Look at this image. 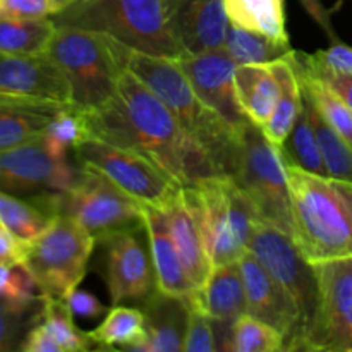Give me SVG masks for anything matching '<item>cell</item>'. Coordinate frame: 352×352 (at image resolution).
<instances>
[{
	"label": "cell",
	"mask_w": 352,
	"mask_h": 352,
	"mask_svg": "<svg viewBox=\"0 0 352 352\" xmlns=\"http://www.w3.org/2000/svg\"><path fill=\"white\" fill-rule=\"evenodd\" d=\"M82 116L89 138L144 155L182 188L206 179L223 177L203 144L127 69L120 76L116 95L103 107L82 112Z\"/></svg>",
	"instance_id": "1"
},
{
	"label": "cell",
	"mask_w": 352,
	"mask_h": 352,
	"mask_svg": "<svg viewBox=\"0 0 352 352\" xmlns=\"http://www.w3.org/2000/svg\"><path fill=\"white\" fill-rule=\"evenodd\" d=\"M294 241L309 263L352 256V182L285 164Z\"/></svg>",
	"instance_id": "2"
},
{
	"label": "cell",
	"mask_w": 352,
	"mask_h": 352,
	"mask_svg": "<svg viewBox=\"0 0 352 352\" xmlns=\"http://www.w3.org/2000/svg\"><path fill=\"white\" fill-rule=\"evenodd\" d=\"M126 69L155 93L182 127L203 144L220 175L232 177L241 133L199 100L177 58L144 54L126 47Z\"/></svg>",
	"instance_id": "3"
},
{
	"label": "cell",
	"mask_w": 352,
	"mask_h": 352,
	"mask_svg": "<svg viewBox=\"0 0 352 352\" xmlns=\"http://www.w3.org/2000/svg\"><path fill=\"white\" fill-rule=\"evenodd\" d=\"M175 0H76L55 14V26L81 28L113 36L133 50L162 57L184 55L172 31Z\"/></svg>",
	"instance_id": "4"
},
{
	"label": "cell",
	"mask_w": 352,
	"mask_h": 352,
	"mask_svg": "<svg viewBox=\"0 0 352 352\" xmlns=\"http://www.w3.org/2000/svg\"><path fill=\"white\" fill-rule=\"evenodd\" d=\"M47 55L64 72L71 105L79 112L105 105L126 71V45L100 31L57 26Z\"/></svg>",
	"instance_id": "5"
},
{
	"label": "cell",
	"mask_w": 352,
	"mask_h": 352,
	"mask_svg": "<svg viewBox=\"0 0 352 352\" xmlns=\"http://www.w3.org/2000/svg\"><path fill=\"white\" fill-rule=\"evenodd\" d=\"M182 195L201 230L213 267L237 263L260 219L246 192L230 177H212L182 188Z\"/></svg>",
	"instance_id": "6"
},
{
	"label": "cell",
	"mask_w": 352,
	"mask_h": 352,
	"mask_svg": "<svg viewBox=\"0 0 352 352\" xmlns=\"http://www.w3.org/2000/svg\"><path fill=\"white\" fill-rule=\"evenodd\" d=\"M230 179L253 201L261 220L294 237V217L284 158L261 127L251 120L241 133L236 168Z\"/></svg>",
	"instance_id": "7"
},
{
	"label": "cell",
	"mask_w": 352,
	"mask_h": 352,
	"mask_svg": "<svg viewBox=\"0 0 352 352\" xmlns=\"http://www.w3.org/2000/svg\"><path fill=\"white\" fill-rule=\"evenodd\" d=\"M33 201L40 203L52 215L76 219L96 241L117 230L144 226L141 203L117 188L109 177L86 165H81L71 188L40 196Z\"/></svg>",
	"instance_id": "8"
},
{
	"label": "cell",
	"mask_w": 352,
	"mask_h": 352,
	"mask_svg": "<svg viewBox=\"0 0 352 352\" xmlns=\"http://www.w3.org/2000/svg\"><path fill=\"white\" fill-rule=\"evenodd\" d=\"M96 239L69 215H57L26 246L24 267L48 299H64L85 278Z\"/></svg>",
	"instance_id": "9"
},
{
	"label": "cell",
	"mask_w": 352,
	"mask_h": 352,
	"mask_svg": "<svg viewBox=\"0 0 352 352\" xmlns=\"http://www.w3.org/2000/svg\"><path fill=\"white\" fill-rule=\"evenodd\" d=\"M74 155L79 164L98 170L144 205L165 208L182 189L164 168L131 148L88 138L76 148Z\"/></svg>",
	"instance_id": "10"
},
{
	"label": "cell",
	"mask_w": 352,
	"mask_h": 352,
	"mask_svg": "<svg viewBox=\"0 0 352 352\" xmlns=\"http://www.w3.org/2000/svg\"><path fill=\"white\" fill-rule=\"evenodd\" d=\"M248 251H251L258 258L268 274L284 287L289 298L294 301L301 315L302 342L318 311L320 292L313 263H309L302 256L294 237L261 219H258L254 226ZM301 342H299L298 351Z\"/></svg>",
	"instance_id": "11"
},
{
	"label": "cell",
	"mask_w": 352,
	"mask_h": 352,
	"mask_svg": "<svg viewBox=\"0 0 352 352\" xmlns=\"http://www.w3.org/2000/svg\"><path fill=\"white\" fill-rule=\"evenodd\" d=\"M318 311L299 351L352 352V256L313 263Z\"/></svg>",
	"instance_id": "12"
},
{
	"label": "cell",
	"mask_w": 352,
	"mask_h": 352,
	"mask_svg": "<svg viewBox=\"0 0 352 352\" xmlns=\"http://www.w3.org/2000/svg\"><path fill=\"white\" fill-rule=\"evenodd\" d=\"M96 244L103 248L105 280L112 306L143 305L158 289L146 227L117 230Z\"/></svg>",
	"instance_id": "13"
},
{
	"label": "cell",
	"mask_w": 352,
	"mask_h": 352,
	"mask_svg": "<svg viewBox=\"0 0 352 352\" xmlns=\"http://www.w3.org/2000/svg\"><path fill=\"white\" fill-rule=\"evenodd\" d=\"M67 158H57L40 138L0 150V191L34 199L62 192L78 179Z\"/></svg>",
	"instance_id": "14"
},
{
	"label": "cell",
	"mask_w": 352,
	"mask_h": 352,
	"mask_svg": "<svg viewBox=\"0 0 352 352\" xmlns=\"http://www.w3.org/2000/svg\"><path fill=\"white\" fill-rule=\"evenodd\" d=\"M177 62L199 100L219 113L232 129L243 133L250 119L237 96V64L229 52L226 48H217L201 54H184Z\"/></svg>",
	"instance_id": "15"
},
{
	"label": "cell",
	"mask_w": 352,
	"mask_h": 352,
	"mask_svg": "<svg viewBox=\"0 0 352 352\" xmlns=\"http://www.w3.org/2000/svg\"><path fill=\"white\" fill-rule=\"evenodd\" d=\"M237 263L246 292L248 315L275 327L285 337V351H298L302 323L294 301L251 251H246Z\"/></svg>",
	"instance_id": "16"
},
{
	"label": "cell",
	"mask_w": 352,
	"mask_h": 352,
	"mask_svg": "<svg viewBox=\"0 0 352 352\" xmlns=\"http://www.w3.org/2000/svg\"><path fill=\"white\" fill-rule=\"evenodd\" d=\"M0 96L71 105V86L47 54L0 52Z\"/></svg>",
	"instance_id": "17"
},
{
	"label": "cell",
	"mask_w": 352,
	"mask_h": 352,
	"mask_svg": "<svg viewBox=\"0 0 352 352\" xmlns=\"http://www.w3.org/2000/svg\"><path fill=\"white\" fill-rule=\"evenodd\" d=\"M223 0H175L172 31L184 54H201L226 47L229 33Z\"/></svg>",
	"instance_id": "18"
},
{
	"label": "cell",
	"mask_w": 352,
	"mask_h": 352,
	"mask_svg": "<svg viewBox=\"0 0 352 352\" xmlns=\"http://www.w3.org/2000/svg\"><path fill=\"white\" fill-rule=\"evenodd\" d=\"M141 206H143V220L148 241H150L158 291L175 296V298H189L196 291V287L186 272L182 258L172 237L167 212L164 208L144 205V203H141Z\"/></svg>",
	"instance_id": "19"
},
{
	"label": "cell",
	"mask_w": 352,
	"mask_h": 352,
	"mask_svg": "<svg viewBox=\"0 0 352 352\" xmlns=\"http://www.w3.org/2000/svg\"><path fill=\"white\" fill-rule=\"evenodd\" d=\"M144 315V336L134 344V352H177L184 351L188 329V299L155 291L141 305Z\"/></svg>",
	"instance_id": "20"
},
{
	"label": "cell",
	"mask_w": 352,
	"mask_h": 352,
	"mask_svg": "<svg viewBox=\"0 0 352 352\" xmlns=\"http://www.w3.org/2000/svg\"><path fill=\"white\" fill-rule=\"evenodd\" d=\"M192 299L213 323L234 327L237 318L246 313V292L239 263L213 267L205 284L192 292Z\"/></svg>",
	"instance_id": "21"
},
{
	"label": "cell",
	"mask_w": 352,
	"mask_h": 352,
	"mask_svg": "<svg viewBox=\"0 0 352 352\" xmlns=\"http://www.w3.org/2000/svg\"><path fill=\"white\" fill-rule=\"evenodd\" d=\"M72 105L0 96V150L40 138L52 120Z\"/></svg>",
	"instance_id": "22"
},
{
	"label": "cell",
	"mask_w": 352,
	"mask_h": 352,
	"mask_svg": "<svg viewBox=\"0 0 352 352\" xmlns=\"http://www.w3.org/2000/svg\"><path fill=\"white\" fill-rule=\"evenodd\" d=\"M164 210L167 212L172 237L181 254L186 272L191 277L195 287L199 289L212 274L213 265L210 261L201 230L186 203L182 189Z\"/></svg>",
	"instance_id": "23"
},
{
	"label": "cell",
	"mask_w": 352,
	"mask_h": 352,
	"mask_svg": "<svg viewBox=\"0 0 352 352\" xmlns=\"http://www.w3.org/2000/svg\"><path fill=\"white\" fill-rule=\"evenodd\" d=\"M268 65L277 79L280 95L270 120L261 127V131L268 141L280 150L302 110V89L292 62V50L285 57L268 62Z\"/></svg>",
	"instance_id": "24"
},
{
	"label": "cell",
	"mask_w": 352,
	"mask_h": 352,
	"mask_svg": "<svg viewBox=\"0 0 352 352\" xmlns=\"http://www.w3.org/2000/svg\"><path fill=\"white\" fill-rule=\"evenodd\" d=\"M236 88L248 119L258 127L270 120L280 88L268 64H243L236 69Z\"/></svg>",
	"instance_id": "25"
},
{
	"label": "cell",
	"mask_w": 352,
	"mask_h": 352,
	"mask_svg": "<svg viewBox=\"0 0 352 352\" xmlns=\"http://www.w3.org/2000/svg\"><path fill=\"white\" fill-rule=\"evenodd\" d=\"M232 26L289 43L284 0H223Z\"/></svg>",
	"instance_id": "26"
},
{
	"label": "cell",
	"mask_w": 352,
	"mask_h": 352,
	"mask_svg": "<svg viewBox=\"0 0 352 352\" xmlns=\"http://www.w3.org/2000/svg\"><path fill=\"white\" fill-rule=\"evenodd\" d=\"M88 336L100 349L131 351L144 336L143 309L127 305L112 306L103 322Z\"/></svg>",
	"instance_id": "27"
},
{
	"label": "cell",
	"mask_w": 352,
	"mask_h": 352,
	"mask_svg": "<svg viewBox=\"0 0 352 352\" xmlns=\"http://www.w3.org/2000/svg\"><path fill=\"white\" fill-rule=\"evenodd\" d=\"M57 26L52 17L17 19L0 16V52L17 55L47 54Z\"/></svg>",
	"instance_id": "28"
},
{
	"label": "cell",
	"mask_w": 352,
	"mask_h": 352,
	"mask_svg": "<svg viewBox=\"0 0 352 352\" xmlns=\"http://www.w3.org/2000/svg\"><path fill=\"white\" fill-rule=\"evenodd\" d=\"M302 105L315 131L329 177L352 182V146L323 119L313 100L305 91H302Z\"/></svg>",
	"instance_id": "29"
},
{
	"label": "cell",
	"mask_w": 352,
	"mask_h": 352,
	"mask_svg": "<svg viewBox=\"0 0 352 352\" xmlns=\"http://www.w3.org/2000/svg\"><path fill=\"white\" fill-rule=\"evenodd\" d=\"M54 219L40 203L0 191V223L23 243L36 239Z\"/></svg>",
	"instance_id": "30"
},
{
	"label": "cell",
	"mask_w": 352,
	"mask_h": 352,
	"mask_svg": "<svg viewBox=\"0 0 352 352\" xmlns=\"http://www.w3.org/2000/svg\"><path fill=\"white\" fill-rule=\"evenodd\" d=\"M292 62H294V67L298 71L299 82H301V89L313 100V103L316 105V109L320 110V113L323 116V119L347 141L352 146V110L322 79H318L316 76L309 74L308 71L301 67L298 60H296L294 50H292Z\"/></svg>",
	"instance_id": "31"
},
{
	"label": "cell",
	"mask_w": 352,
	"mask_h": 352,
	"mask_svg": "<svg viewBox=\"0 0 352 352\" xmlns=\"http://www.w3.org/2000/svg\"><path fill=\"white\" fill-rule=\"evenodd\" d=\"M226 48L237 65L268 64L272 60L285 57L292 50L291 43H282L261 33L243 30L230 24L227 33Z\"/></svg>",
	"instance_id": "32"
},
{
	"label": "cell",
	"mask_w": 352,
	"mask_h": 352,
	"mask_svg": "<svg viewBox=\"0 0 352 352\" xmlns=\"http://www.w3.org/2000/svg\"><path fill=\"white\" fill-rule=\"evenodd\" d=\"M280 155L284 158V164L294 165V167L311 172V174L329 175L305 105H302L301 113H299L291 134L287 136L285 143L282 144Z\"/></svg>",
	"instance_id": "33"
},
{
	"label": "cell",
	"mask_w": 352,
	"mask_h": 352,
	"mask_svg": "<svg viewBox=\"0 0 352 352\" xmlns=\"http://www.w3.org/2000/svg\"><path fill=\"white\" fill-rule=\"evenodd\" d=\"M45 302L47 298L24 306L0 299V352L21 349L26 333L43 316Z\"/></svg>",
	"instance_id": "34"
},
{
	"label": "cell",
	"mask_w": 352,
	"mask_h": 352,
	"mask_svg": "<svg viewBox=\"0 0 352 352\" xmlns=\"http://www.w3.org/2000/svg\"><path fill=\"white\" fill-rule=\"evenodd\" d=\"M232 351L278 352L285 351V337L263 320L244 313L234 323Z\"/></svg>",
	"instance_id": "35"
},
{
	"label": "cell",
	"mask_w": 352,
	"mask_h": 352,
	"mask_svg": "<svg viewBox=\"0 0 352 352\" xmlns=\"http://www.w3.org/2000/svg\"><path fill=\"white\" fill-rule=\"evenodd\" d=\"M88 138L89 131L85 116L74 107L62 110L43 133L48 150L57 158H67L69 151H74Z\"/></svg>",
	"instance_id": "36"
},
{
	"label": "cell",
	"mask_w": 352,
	"mask_h": 352,
	"mask_svg": "<svg viewBox=\"0 0 352 352\" xmlns=\"http://www.w3.org/2000/svg\"><path fill=\"white\" fill-rule=\"evenodd\" d=\"M41 320L64 352H82L95 346L88 332H82L74 325V316L62 299L47 298Z\"/></svg>",
	"instance_id": "37"
},
{
	"label": "cell",
	"mask_w": 352,
	"mask_h": 352,
	"mask_svg": "<svg viewBox=\"0 0 352 352\" xmlns=\"http://www.w3.org/2000/svg\"><path fill=\"white\" fill-rule=\"evenodd\" d=\"M189 315H188V329H186L184 351L182 352H215L217 339L215 330H213V322L201 308L198 302L189 296Z\"/></svg>",
	"instance_id": "38"
},
{
	"label": "cell",
	"mask_w": 352,
	"mask_h": 352,
	"mask_svg": "<svg viewBox=\"0 0 352 352\" xmlns=\"http://www.w3.org/2000/svg\"><path fill=\"white\" fill-rule=\"evenodd\" d=\"M296 60L301 64V67L305 71H308L309 74L316 76L318 79H322L344 103L352 110V74L351 72H337L330 71V69L318 67V65L311 64V62L306 58V54H301V52L294 50Z\"/></svg>",
	"instance_id": "39"
},
{
	"label": "cell",
	"mask_w": 352,
	"mask_h": 352,
	"mask_svg": "<svg viewBox=\"0 0 352 352\" xmlns=\"http://www.w3.org/2000/svg\"><path fill=\"white\" fill-rule=\"evenodd\" d=\"M62 7L55 0H0V16L17 19H45L58 14Z\"/></svg>",
	"instance_id": "40"
},
{
	"label": "cell",
	"mask_w": 352,
	"mask_h": 352,
	"mask_svg": "<svg viewBox=\"0 0 352 352\" xmlns=\"http://www.w3.org/2000/svg\"><path fill=\"white\" fill-rule=\"evenodd\" d=\"M306 58L318 67L352 74V47L342 41L336 40L332 47L325 48V50H318L311 55L306 54Z\"/></svg>",
	"instance_id": "41"
},
{
	"label": "cell",
	"mask_w": 352,
	"mask_h": 352,
	"mask_svg": "<svg viewBox=\"0 0 352 352\" xmlns=\"http://www.w3.org/2000/svg\"><path fill=\"white\" fill-rule=\"evenodd\" d=\"M62 301L67 306L69 311L72 313V316H79V318H100V316H105L107 311H109L96 296L78 287L69 292Z\"/></svg>",
	"instance_id": "42"
},
{
	"label": "cell",
	"mask_w": 352,
	"mask_h": 352,
	"mask_svg": "<svg viewBox=\"0 0 352 352\" xmlns=\"http://www.w3.org/2000/svg\"><path fill=\"white\" fill-rule=\"evenodd\" d=\"M19 351H24V352H64L62 351L60 344L55 340V337L52 336L50 330L47 329V325L43 323V320H40L36 325L31 327V330L26 333L23 344H21Z\"/></svg>",
	"instance_id": "43"
},
{
	"label": "cell",
	"mask_w": 352,
	"mask_h": 352,
	"mask_svg": "<svg viewBox=\"0 0 352 352\" xmlns=\"http://www.w3.org/2000/svg\"><path fill=\"white\" fill-rule=\"evenodd\" d=\"M26 243L17 239L9 229L0 223V261L9 265L23 263L26 256Z\"/></svg>",
	"instance_id": "44"
},
{
	"label": "cell",
	"mask_w": 352,
	"mask_h": 352,
	"mask_svg": "<svg viewBox=\"0 0 352 352\" xmlns=\"http://www.w3.org/2000/svg\"><path fill=\"white\" fill-rule=\"evenodd\" d=\"M12 267L14 265L2 263V261H0V299L6 296L7 289H9L10 278H12Z\"/></svg>",
	"instance_id": "45"
},
{
	"label": "cell",
	"mask_w": 352,
	"mask_h": 352,
	"mask_svg": "<svg viewBox=\"0 0 352 352\" xmlns=\"http://www.w3.org/2000/svg\"><path fill=\"white\" fill-rule=\"evenodd\" d=\"M55 2H57L58 6L62 7V9H65V7H69V6H71V3H74L76 0H55Z\"/></svg>",
	"instance_id": "46"
}]
</instances>
